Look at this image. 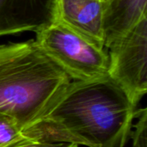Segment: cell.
<instances>
[{"mask_svg": "<svg viewBox=\"0 0 147 147\" xmlns=\"http://www.w3.org/2000/svg\"><path fill=\"white\" fill-rule=\"evenodd\" d=\"M136 107L109 76L71 81L51 110L24 133L49 142L124 147Z\"/></svg>", "mask_w": 147, "mask_h": 147, "instance_id": "1", "label": "cell"}, {"mask_svg": "<svg viewBox=\"0 0 147 147\" xmlns=\"http://www.w3.org/2000/svg\"><path fill=\"white\" fill-rule=\"evenodd\" d=\"M71 81L34 39L0 44V113L22 132L51 110Z\"/></svg>", "mask_w": 147, "mask_h": 147, "instance_id": "2", "label": "cell"}, {"mask_svg": "<svg viewBox=\"0 0 147 147\" xmlns=\"http://www.w3.org/2000/svg\"><path fill=\"white\" fill-rule=\"evenodd\" d=\"M35 41L44 53L72 81L108 77L109 56L63 25L53 22L35 32Z\"/></svg>", "mask_w": 147, "mask_h": 147, "instance_id": "3", "label": "cell"}, {"mask_svg": "<svg viewBox=\"0 0 147 147\" xmlns=\"http://www.w3.org/2000/svg\"><path fill=\"white\" fill-rule=\"evenodd\" d=\"M108 49L109 77L137 108L147 92V16Z\"/></svg>", "mask_w": 147, "mask_h": 147, "instance_id": "4", "label": "cell"}, {"mask_svg": "<svg viewBox=\"0 0 147 147\" xmlns=\"http://www.w3.org/2000/svg\"><path fill=\"white\" fill-rule=\"evenodd\" d=\"M103 0H55L53 20L89 43L105 49Z\"/></svg>", "mask_w": 147, "mask_h": 147, "instance_id": "5", "label": "cell"}, {"mask_svg": "<svg viewBox=\"0 0 147 147\" xmlns=\"http://www.w3.org/2000/svg\"><path fill=\"white\" fill-rule=\"evenodd\" d=\"M55 0H0V36L36 32L53 20Z\"/></svg>", "mask_w": 147, "mask_h": 147, "instance_id": "6", "label": "cell"}, {"mask_svg": "<svg viewBox=\"0 0 147 147\" xmlns=\"http://www.w3.org/2000/svg\"><path fill=\"white\" fill-rule=\"evenodd\" d=\"M147 16V0H103L102 28L105 48Z\"/></svg>", "mask_w": 147, "mask_h": 147, "instance_id": "7", "label": "cell"}, {"mask_svg": "<svg viewBox=\"0 0 147 147\" xmlns=\"http://www.w3.org/2000/svg\"><path fill=\"white\" fill-rule=\"evenodd\" d=\"M135 119L136 122L134 124L131 129L130 138L133 140L134 147H147V111L146 109H140L136 110Z\"/></svg>", "mask_w": 147, "mask_h": 147, "instance_id": "8", "label": "cell"}, {"mask_svg": "<svg viewBox=\"0 0 147 147\" xmlns=\"http://www.w3.org/2000/svg\"><path fill=\"white\" fill-rule=\"evenodd\" d=\"M22 134V131L12 117L0 113V147L15 140Z\"/></svg>", "mask_w": 147, "mask_h": 147, "instance_id": "9", "label": "cell"}, {"mask_svg": "<svg viewBox=\"0 0 147 147\" xmlns=\"http://www.w3.org/2000/svg\"><path fill=\"white\" fill-rule=\"evenodd\" d=\"M3 147H78V146L72 143L49 142L22 133L20 137Z\"/></svg>", "mask_w": 147, "mask_h": 147, "instance_id": "10", "label": "cell"}]
</instances>
